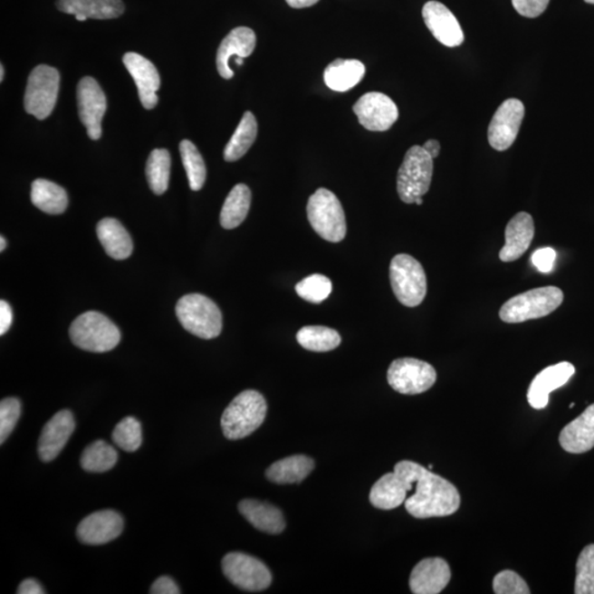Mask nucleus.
<instances>
[{
  "mask_svg": "<svg viewBox=\"0 0 594 594\" xmlns=\"http://www.w3.org/2000/svg\"><path fill=\"white\" fill-rule=\"evenodd\" d=\"M238 509L244 519L261 532L276 535L285 529L283 513L273 504L257 500H244L240 502Z\"/></svg>",
  "mask_w": 594,
  "mask_h": 594,
  "instance_id": "obj_24",
  "label": "nucleus"
},
{
  "mask_svg": "<svg viewBox=\"0 0 594 594\" xmlns=\"http://www.w3.org/2000/svg\"><path fill=\"white\" fill-rule=\"evenodd\" d=\"M171 157L166 148H156L148 158L146 174L148 187L157 196L167 192L170 182Z\"/></svg>",
  "mask_w": 594,
  "mask_h": 594,
  "instance_id": "obj_34",
  "label": "nucleus"
},
{
  "mask_svg": "<svg viewBox=\"0 0 594 594\" xmlns=\"http://www.w3.org/2000/svg\"><path fill=\"white\" fill-rule=\"evenodd\" d=\"M314 460L303 455H291L271 465L265 475L278 484H301L314 469Z\"/></svg>",
  "mask_w": 594,
  "mask_h": 594,
  "instance_id": "obj_27",
  "label": "nucleus"
},
{
  "mask_svg": "<svg viewBox=\"0 0 594 594\" xmlns=\"http://www.w3.org/2000/svg\"><path fill=\"white\" fill-rule=\"evenodd\" d=\"M407 494L406 485L393 471L391 474L382 475L373 484L369 499L375 508L388 511L402 505L407 500Z\"/></svg>",
  "mask_w": 594,
  "mask_h": 594,
  "instance_id": "obj_28",
  "label": "nucleus"
},
{
  "mask_svg": "<svg viewBox=\"0 0 594 594\" xmlns=\"http://www.w3.org/2000/svg\"><path fill=\"white\" fill-rule=\"evenodd\" d=\"M151 594H178L181 593L176 581L170 577L163 576L153 583L150 589Z\"/></svg>",
  "mask_w": 594,
  "mask_h": 594,
  "instance_id": "obj_44",
  "label": "nucleus"
},
{
  "mask_svg": "<svg viewBox=\"0 0 594 594\" xmlns=\"http://www.w3.org/2000/svg\"><path fill=\"white\" fill-rule=\"evenodd\" d=\"M393 293L407 307L422 304L427 293V279L423 265L406 254L396 255L390 264Z\"/></svg>",
  "mask_w": 594,
  "mask_h": 594,
  "instance_id": "obj_7",
  "label": "nucleus"
},
{
  "mask_svg": "<svg viewBox=\"0 0 594 594\" xmlns=\"http://www.w3.org/2000/svg\"><path fill=\"white\" fill-rule=\"evenodd\" d=\"M563 293L556 286L532 289L512 297L500 310V319L509 324L539 320L562 304Z\"/></svg>",
  "mask_w": 594,
  "mask_h": 594,
  "instance_id": "obj_4",
  "label": "nucleus"
},
{
  "mask_svg": "<svg viewBox=\"0 0 594 594\" xmlns=\"http://www.w3.org/2000/svg\"><path fill=\"white\" fill-rule=\"evenodd\" d=\"M60 74L49 65H38L29 75L24 94V110L39 120L48 118L58 101Z\"/></svg>",
  "mask_w": 594,
  "mask_h": 594,
  "instance_id": "obj_9",
  "label": "nucleus"
},
{
  "mask_svg": "<svg viewBox=\"0 0 594 594\" xmlns=\"http://www.w3.org/2000/svg\"><path fill=\"white\" fill-rule=\"evenodd\" d=\"M22 415V403L16 398H4L0 403V444L6 442Z\"/></svg>",
  "mask_w": 594,
  "mask_h": 594,
  "instance_id": "obj_40",
  "label": "nucleus"
},
{
  "mask_svg": "<svg viewBox=\"0 0 594 594\" xmlns=\"http://www.w3.org/2000/svg\"><path fill=\"white\" fill-rule=\"evenodd\" d=\"M223 571L233 585L244 591H263L273 582L268 567L257 558L244 552H229L225 556Z\"/></svg>",
  "mask_w": 594,
  "mask_h": 594,
  "instance_id": "obj_11",
  "label": "nucleus"
},
{
  "mask_svg": "<svg viewBox=\"0 0 594 594\" xmlns=\"http://www.w3.org/2000/svg\"><path fill=\"white\" fill-rule=\"evenodd\" d=\"M112 440L118 447L125 452H136L142 444V429L139 421L131 417L122 419L112 432Z\"/></svg>",
  "mask_w": 594,
  "mask_h": 594,
  "instance_id": "obj_37",
  "label": "nucleus"
},
{
  "mask_svg": "<svg viewBox=\"0 0 594 594\" xmlns=\"http://www.w3.org/2000/svg\"><path fill=\"white\" fill-rule=\"evenodd\" d=\"M72 342L81 350L91 352H107L120 342V331L109 317L99 311H86L70 327Z\"/></svg>",
  "mask_w": 594,
  "mask_h": 594,
  "instance_id": "obj_5",
  "label": "nucleus"
},
{
  "mask_svg": "<svg viewBox=\"0 0 594 594\" xmlns=\"http://www.w3.org/2000/svg\"><path fill=\"white\" fill-rule=\"evenodd\" d=\"M296 340L306 350L327 352L340 345V332L325 326H305L297 332Z\"/></svg>",
  "mask_w": 594,
  "mask_h": 594,
  "instance_id": "obj_33",
  "label": "nucleus"
},
{
  "mask_svg": "<svg viewBox=\"0 0 594 594\" xmlns=\"http://www.w3.org/2000/svg\"><path fill=\"white\" fill-rule=\"evenodd\" d=\"M560 443L570 454L587 453L594 447V403L562 428Z\"/></svg>",
  "mask_w": 594,
  "mask_h": 594,
  "instance_id": "obj_23",
  "label": "nucleus"
},
{
  "mask_svg": "<svg viewBox=\"0 0 594 594\" xmlns=\"http://www.w3.org/2000/svg\"><path fill=\"white\" fill-rule=\"evenodd\" d=\"M353 112L360 124L370 131H387L398 118L396 102L378 91L363 95L353 106Z\"/></svg>",
  "mask_w": 594,
  "mask_h": 594,
  "instance_id": "obj_14",
  "label": "nucleus"
},
{
  "mask_svg": "<svg viewBox=\"0 0 594 594\" xmlns=\"http://www.w3.org/2000/svg\"><path fill=\"white\" fill-rule=\"evenodd\" d=\"M415 204H417V205H422V204H423V198H422V197H418V198L415 199Z\"/></svg>",
  "mask_w": 594,
  "mask_h": 594,
  "instance_id": "obj_52",
  "label": "nucleus"
},
{
  "mask_svg": "<svg viewBox=\"0 0 594 594\" xmlns=\"http://www.w3.org/2000/svg\"><path fill=\"white\" fill-rule=\"evenodd\" d=\"M366 74V68L360 61L338 59L327 66L324 81L331 90L347 91L355 87Z\"/></svg>",
  "mask_w": 594,
  "mask_h": 594,
  "instance_id": "obj_29",
  "label": "nucleus"
},
{
  "mask_svg": "<svg viewBox=\"0 0 594 594\" xmlns=\"http://www.w3.org/2000/svg\"><path fill=\"white\" fill-rule=\"evenodd\" d=\"M585 2H586L587 4H592V5H594V0H585Z\"/></svg>",
  "mask_w": 594,
  "mask_h": 594,
  "instance_id": "obj_53",
  "label": "nucleus"
},
{
  "mask_svg": "<svg viewBox=\"0 0 594 594\" xmlns=\"http://www.w3.org/2000/svg\"><path fill=\"white\" fill-rule=\"evenodd\" d=\"M14 314L6 301H0V335L4 336L12 327Z\"/></svg>",
  "mask_w": 594,
  "mask_h": 594,
  "instance_id": "obj_45",
  "label": "nucleus"
},
{
  "mask_svg": "<svg viewBox=\"0 0 594 594\" xmlns=\"http://www.w3.org/2000/svg\"><path fill=\"white\" fill-rule=\"evenodd\" d=\"M266 411L268 406L263 394L254 390L240 393L223 414L225 437L238 440L249 436L263 425Z\"/></svg>",
  "mask_w": 594,
  "mask_h": 594,
  "instance_id": "obj_2",
  "label": "nucleus"
},
{
  "mask_svg": "<svg viewBox=\"0 0 594 594\" xmlns=\"http://www.w3.org/2000/svg\"><path fill=\"white\" fill-rule=\"evenodd\" d=\"M124 530V520L112 510L95 512L81 522L76 535L86 545H104L114 541Z\"/></svg>",
  "mask_w": 594,
  "mask_h": 594,
  "instance_id": "obj_15",
  "label": "nucleus"
},
{
  "mask_svg": "<svg viewBox=\"0 0 594 594\" xmlns=\"http://www.w3.org/2000/svg\"><path fill=\"white\" fill-rule=\"evenodd\" d=\"M406 465L417 488L404 502L409 514L415 519H430L449 516L458 511L462 499L453 484L419 464L406 460Z\"/></svg>",
  "mask_w": 594,
  "mask_h": 594,
  "instance_id": "obj_1",
  "label": "nucleus"
},
{
  "mask_svg": "<svg viewBox=\"0 0 594 594\" xmlns=\"http://www.w3.org/2000/svg\"><path fill=\"white\" fill-rule=\"evenodd\" d=\"M575 372V367L567 361L545 368L531 383L527 392V401L530 406L536 409L545 408L550 402V394L565 386Z\"/></svg>",
  "mask_w": 594,
  "mask_h": 594,
  "instance_id": "obj_19",
  "label": "nucleus"
},
{
  "mask_svg": "<svg viewBox=\"0 0 594 594\" xmlns=\"http://www.w3.org/2000/svg\"><path fill=\"white\" fill-rule=\"evenodd\" d=\"M493 590L496 594H530L524 579L512 570L501 571L494 577Z\"/></svg>",
  "mask_w": 594,
  "mask_h": 594,
  "instance_id": "obj_41",
  "label": "nucleus"
},
{
  "mask_svg": "<svg viewBox=\"0 0 594 594\" xmlns=\"http://www.w3.org/2000/svg\"><path fill=\"white\" fill-rule=\"evenodd\" d=\"M437 380V373L429 363L401 358L394 360L388 370V382L393 390L406 396H417L429 390Z\"/></svg>",
  "mask_w": 594,
  "mask_h": 594,
  "instance_id": "obj_10",
  "label": "nucleus"
},
{
  "mask_svg": "<svg viewBox=\"0 0 594 594\" xmlns=\"http://www.w3.org/2000/svg\"><path fill=\"white\" fill-rule=\"evenodd\" d=\"M96 232L102 248L110 258L125 260L130 257L133 249L130 235L117 219H101Z\"/></svg>",
  "mask_w": 594,
  "mask_h": 594,
  "instance_id": "obj_26",
  "label": "nucleus"
},
{
  "mask_svg": "<svg viewBox=\"0 0 594 594\" xmlns=\"http://www.w3.org/2000/svg\"><path fill=\"white\" fill-rule=\"evenodd\" d=\"M551 0H512L516 12L527 18H536L545 12Z\"/></svg>",
  "mask_w": 594,
  "mask_h": 594,
  "instance_id": "obj_42",
  "label": "nucleus"
},
{
  "mask_svg": "<svg viewBox=\"0 0 594 594\" xmlns=\"http://www.w3.org/2000/svg\"><path fill=\"white\" fill-rule=\"evenodd\" d=\"M525 115L523 102L511 99L502 104L490 122L488 139L498 151L508 150L513 145Z\"/></svg>",
  "mask_w": 594,
  "mask_h": 594,
  "instance_id": "obj_12",
  "label": "nucleus"
},
{
  "mask_svg": "<svg viewBox=\"0 0 594 594\" xmlns=\"http://www.w3.org/2000/svg\"><path fill=\"white\" fill-rule=\"evenodd\" d=\"M180 152L189 187L193 191H199L206 181V166L204 158L197 148L189 140H183L180 143Z\"/></svg>",
  "mask_w": 594,
  "mask_h": 594,
  "instance_id": "obj_36",
  "label": "nucleus"
},
{
  "mask_svg": "<svg viewBox=\"0 0 594 594\" xmlns=\"http://www.w3.org/2000/svg\"><path fill=\"white\" fill-rule=\"evenodd\" d=\"M251 206V191L244 184H238L230 191L220 213V225L225 229H235L247 218Z\"/></svg>",
  "mask_w": 594,
  "mask_h": 594,
  "instance_id": "obj_31",
  "label": "nucleus"
},
{
  "mask_svg": "<svg viewBox=\"0 0 594 594\" xmlns=\"http://www.w3.org/2000/svg\"><path fill=\"white\" fill-rule=\"evenodd\" d=\"M296 293L310 303L320 304L329 299L332 292L331 281L322 274L307 276L295 286Z\"/></svg>",
  "mask_w": 594,
  "mask_h": 594,
  "instance_id": "obj_38",
  "label": "nucleus"
},
{
  "mask_svg": "<svg viewBox=\"0 0 594 594\" xmlns=\"http://www.w3.org/2000/svg\"><path fill=\"white\" fill-rule=\"evenodd\" d=\"M556 251L552 248H541L532 255V263L541 273H550L554 269Z\"/></svg>",
  "mask_w": 594,
  "mask_h": 594,
  "instance_id": "obj_43",
  "label": "nucleus"
},
{
  "mask_svg": "<svg viewBox=\"0 0 594 594\" xmlns=\"http://www.w3.org/2000/svg\"><path fill=\"white\" fill-rule=\"evenodd\" d=\"M452 572L443 558H426L415 566L409 577V588L415 594H438L448 586Z\"/></svg>",
  "mask_w": 594,
  "mask_h": 594,
  "instance_id": "obj_20",
  "label": "nucleus"
},
{
  "mask_svg": "<svg viewBox=\"0 0 594 594\" xmlns=\"http://www.w3.org/2000/svg\"><path fill=\"white\" fill-rule=\"evenodd\" d=\"M257 37L253 29L239 27L232 30L226 38L222 41L216 56L218 73L225 80L234 76V71L229 68L228 61L234 55L238 58H248L254 53Z\"/></svg>",
  "mask_w": 594,
  "mask_h": 594,
  "instance_id": "obj_22",
  "label": "nucleus"
},
{
  "mask_svg": "<svg viewBox=\"0 0 594 594\" xmlns=\"http://www.w3.org/2000/svg\"><path fill=\"white\" fill-rule=\"evenodd\" d=\"M424 150L433 158H437L440 152V143L437 140L430 139L424 143Z\"/></svg>",
  "mask_w": 594,
  "mask_h": 594,
  "instance_id": "obj_47",
  "label": "nucleus"
},
{
  "mask_svg": "<svg viewBox=\"0 0 594 594\" xmlns=\"http://www.w3.org/2000/svg\"><path fill=\"white\" fill-rule=\"evenodd\" d=\"M6 245H7L6 239H5L2 235V237H0V251H4L5 249H6Z\"/></svg>",
  "mask_w": 594,
  "mask_h": 594,
  "instance_id": "obj_49",
  "label": "nucleus"
},
{
  "mask_svg": "<svg viewBox=\"0 0 594 594\" xmlns=\"http://www.w3.org/2000/svg\"><path fill=\"white\" fill-rule=\"evenodd\" d=\"M75 429L73 414L68 409L56 413L41 433L38 453L44 463L53 462L62 452Z\"/></svg>",
  "mask_w": 594,
  "mask_h": 594,
  "instance_id": "obj_17",
  "label": "nucleus"
},
{
  "mask_svg": "<svg viewBox=\"0 0 594 594\" xmlns=\"http://www.w3.org/2000/svg\"><path fill=\"white\" fill-rule=\"evenodd\" d=\"M258 135V124L251 111L245 112L242 121L235 129L232 139L224 150V158L227 162H234L242 158L254 145Z\"/></svg>",
  "mask_w": 594,
  "mask_h": 594,
  "instance_id": "obj_32",
  "label": "nucleus"
},
{
  "mask_svg": "<svg viewBox=\"0 0 594 594\" xmlns=\"http://www.w3.org/2000/svg\"><path fill=\"white\" fill-rule=\"evenodd\" d=\"M535 225L530 214L522 212L512 218L505 228V244L499 257L503 263H513L523 255L534 238Z\"/></svg>",
  "mask_w": 594,
  "mask_h": 594,
  "instance_id": "obj_21",
  "label": "nucleus"
},
{
  "mask_svg": "<svg viewBox=\"0 0 594 594\" xmlns=\"http://www.w3.org/2000/svg\"><path fill=\"white\" fill-rule=\"evenodd\" d=\"M118 462L117 450L105 440H96L86 447L81 457V468L87 473H106Z\"/></svg>",
  "mask_w": 594,
  "mask_h": 594,
  "instance_id": "obj_35",
  "label": "nucleus"
},
{
  "mask_svg": "<svg viewBox=\"0 0 594 594\" xmlns=\"http://www.w3.org/2000/svg\"><path fill=\"white\" fill-rule=\"evenodd\" d=\"M575 593L594 594V544L583 548L579 555Z\"/></svg>",
  "mask_w": 594,
  "mask_h": 594,
  "instance_id": "obj_39",
  "label": "nucleus"
},
{
  "mask_svg": "<svg viewBox=\"0 0 594 594\" xmlns=\"http://www.w3.org/2000/svg\"><path fill=\"white\" fill-rule=\"evenodd\" d=\"M235 63L238 65H243L244 64V59L243 58H235Z\"/></svg>",
  "mask_w": 594,
  "mask_h": 594,
  "instance_id": "obj_51",
  "label": "nucleus"
},
{
  "mask_svg": "<svg viewBox=\"0 0 594 594\" xmlns=\"http://www.w3.org/2000/svg\"><path fill=\"white\" fill-rule=\"evenodd\" d=\"M32 202L40 211L50 215L63 214L68 208V194L53 182L38 178L33 183Z\"/></svg>",
  "mask_w": 594,
  "mask_h": 594,
  "instance_id": "obj_30",
  "label": "nucleus"
},
{
  "mask_svg": "<svg viewBox=\"0 0 594 594\" xmlns=\"http://www.w3.org/2000/svg\"><path fill=\"white\" fill-rule=\"evenodd\" d=\"M423 18L429 32L448 48L462 45L465 40L462 25L442 3L428 2L423 8Z\"/></svg>",
  "mask_w": 594,
  "mask_h": 594,
  "instance_id": "obj_16",
  "label": "nucleus"
},
{
  "mask_svg": "<svg viewBox=\"0 0 594 594\" xmlns=\"http://www.w3.org/2000/svg\"><path fill=\"white\" fill-rule=\"evenodd\" d=\"M78 106L81 124L91 140L101 137V120L107 110L104 91L96 80L86 76L78 85Z\"/></svg>",
  "mask_w": 594,
  "mask_h": 594,
  "instance_id": "obj_13",
  "label": "nucleus"
},
{
  "mask_svg": "<svg viewBox=\"0 0 594 594\" xmlns=\"http://www.w3.org/2000/svg\"><path fill=\"white\" fill-rule=\"evenodd\" d=\"M434 158L421 146H414L407 152L398 173V193L401 201L415 204L423 197L432 183Z\"/></svg>",
  "mask_w": 594,
  "mask_h": 594,
  "instance_id": "obj_8",
  "label": "nucleus"
},
{
  "mask_svg": "<svg viewBox=\"0 0 594 594\" xmlns=\"http://www.w3.org/2000/svg\"><path fill=\"white\" fill-rule=\"evenodd\" d=\"M573 407H575V403H571L570 406V408H572Z\"/></svg>",
  "mask_w": 594,
  "mask_h": 594,
  "instance_id": "obj_54",
  "label": "nucleus"
},
{
  "mask_svg": "<svg viewBox=\"0 0 594 594\" xmlns=\"http://www.w3.org/2000/svg\"><path fill=\"white\" fill-rule=\"evenodd\" d=\"M307 217L311 226L322 239L340 243L347 234L344 209L340 199L327 188H320L307 203Z\"/></svg>",
  "mask_w": 594,
  "mask_h": 594,
  "instance_id": "obj_6",
  "label": "nucleus"
},
{
  "mask_svg": "<svg viewBox=\"0 0 594 594\" xmlns=\"http://www.w3.org/2000/svg\"><path fill=\"white\" fill-rule=\"evenodd\" d=\"M5 78V68L4 65H0V81H4Z\"/></svg>",
  "mask_w": 594,
  "mask_h": 594,
  "instance_id": "obj_50",
  "label": "nucleus"
},
{
  "mask_svg": "<svg viewBox=\"0 0 594 594\" xmlns=\"http://www.w3.org/2000/svg\"><path fill=\"white\" fill-rule=\"evenodd\" d=\"M288 3L289 6L292 8H307L314 6L315 4L319 3L320 0H285Z\"/></svg>",
  "mask_w": 594,
  "mask_h": 594,
  "instance_id": "obj_48",
  "label": "nucleus"
},
{
  "mask_svg": "<svg viewBox=\"0 0 594 594\" xmlns=\"http://www.w3.org/2000/svg\"><path fill=\"white\" fill-rule=\"evenodd\" d=\"M122 62L136 81L142 106L146 110L155 109L158 101L157 91L161 85L160 75L155 64L135 53H126Z\"/></svg>",
  "mask_w": 594,
  "mask_h": 594,
  "instance_id": "obj_18",
  "label": "nucleus"
},
{
  "mask_svg": "<svg viewBox=\"0 0 594 594\" xmlns=\"http://www.w3.org/2000/svg\"><path fill=\"white\" fill-rule=\"evenodd\" d=\"M56 7L64 14L87 19H114L125 12L121 0H58Z\"/></svg>",
  "mask_w": 594,
  "mask_h": 594,
  "instance_id": "obj_25",
  "label": "nucleus"
},
{
  "mask_svg": "<svg viewBox=\"0 0 594 594\" xmlns=\"http://www.w3.org/2000/svg\"><path fill=\"white\" fill-rule=\"evenodd\" d=\"M177 316L184 329L202 340H213L223 330V315L214 301L202 294H188L178 300Z\"/></svg>",
  "mask_w": 594,
  "mask_h": 594,
  "instance_id": "obj_3",
  "label": "nucleus"
},
{
  "mask_svg": "<svg viewBox=\"0 0 594 594\" xmlns=\"http://www.w3.org/2000/svg\"><path fill=\"white\" fill-rule=\"evenodd\" d=\"M17 593L18 594H43L45 593V591L43 590V586H41L37 580H34V579H25V580L20 583Z\"/></svg>",
  "mask_w": 594,
  "mask_h": 594,
  "instance_id": "obj_46",
  "label": "nucleus"
}]
</instances>
